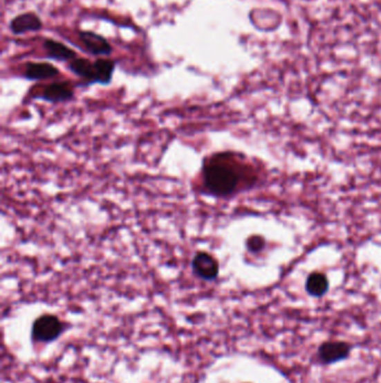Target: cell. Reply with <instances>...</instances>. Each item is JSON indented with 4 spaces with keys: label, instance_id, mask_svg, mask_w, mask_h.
Returning <instances> with one entry per match:
<instances>
[{
    "label": "cell",
    "instance_id": "11",
    "mask_svg": "<svg viewBox=\"0 0 381 383\" xmlns=\"http://www.w3.org/2000/svg\"><path fill=\"white\" fill-rule=\"evenodd\" d=\"M306 290L308 295L313 297H322L329 290V281L326 275H323L321 272H312L306 279Z\"/></svg>",
    "mask_w": 381,
    "mask_h": 383
},
{
    "label": "cell",
    "instance_id": "6",
    "mask_svg": "<svg viewBox=\"0 0 381 383\" xmlns=\"http://www.w3.org/2000/svg\"><path fill=\"white\" fill-rule=\"evenodd\" d=\"M43 21L36 12H27L12 18L9 23V30L14 35H23L26 33L39 32L43 30Z\"/></svg>",
    "mask_w": 381,
    "mask_h": 383
},
{
    "label": "cell",
    "instance_id": "7",
    "mask_svg": "<svg viewBox=\"0 0 381 383\" xmlns=\"http://www.w3.org/2000/svg\"><path fill=\"white\" fill-rule=\"evenodd\" d=\"M37 99L44 100L47 103H66L74 98V88L70 82H54L46 85L41 93L36 96Z\"/></svg>",
    "mask_w": 381,
    "mask_h": 383
},
{
    "label": "cell",
    "instance_id": "5",
    "mask_svg": "<svg viewBox=\"0 0 381 383\" xmlns=\"http://www.w3.org/2000/svg\"><path fill=\"white\" fill-rule=\"evenodd\" d=\"M79 37L84 45L85 50L95 56H109L113 52V47L110 42L92 30H81L79 32Z\"/></svg>",
    "mask_w": 381,
    "mask_h": 383
},
{
    "label": "cell",
    "instance_id": "9",
    "mask_svg": "<svg viewBox=\"0 0 381 383\" xmlns=\"http://www.w3.org/2000/svg\"><path fill=\"white\" fill-rule=\"evenodd\" d=\"M43 45L46 51V55L50 59L61 62H71L77 57V53L73 48H71L56 39L47 38Z\"/></svg>",
    "mask_w": 381,
    "mask_h": 383
},
{
    "label": "cell",
    "instance_id": "2",
    "mask_svg": "<svg viewBox=\"0 0 381 383\" xmlns=\"http://www.w3.org/2000/svg\"><path fill=\"white\" fill-rule=\"evenodd\" d=\"M64 323L56 315L53 314H44L39 316L32 323V341L36 343L55 342L64 333Z\"/></svg>",
    "mask_w": 381,
    "mask_h": 383
},
{
    "label": "cell",
    "instance_id": "1",
    "mask_svg": "<svg viewBox=\"0 0 381 383\" xmlns=\"http://www.w3.org/2000/svg\"><path fill=\"white\" fill-rule=\"evenodd\" d=\"M204 184L210 194L226 197L245 183H253V173L233 152H221L207 161L203 168Z\"/></svg>",
    "mask_w": 381,
    "mask_h": 383
},
{
    "label": "cell",
    "instance_id": "4",
    "mask_svg": "<svg viewBox=\"0 0 381 383\" xmlns=\"http://www.w3.org/2000/svg\"><path fill=\"white\" fill-rule=\"evenodd\" d=\"M192 272L205 281H214L219 275V261L207 252L196 253L192 261Z\"/></svg>",
    "mask_w": 381,
    "mask_h": 383
},
{
    "label": "cell",
    "instance_id": "3",
    "mask_svg": "<svg viewBox=\"0 0 381 383\" xmlns=\"http://www.w3.org/2000/svg\"><path fill=\"white\" fill-rule=\"evenodd\" d=\"M352 346L342 341H328L317 348V359L322 364H335L346 360L351 353Z\"/></svg>",
    "mask_w": 381,
    "mask_h": 383
},
{
    "label": "cell",
    "instance_id": "10",
    "mask_svg": "<svg viewBox=\"0 0 381 383\" xmlns=\"http://www.w3.org/2000/svg\"><path fill=\"white\" fill-rule=\"evenodd\" d=\"M68 69L75 75L84 79L88 84L96 83V69L94 62L84 57H76L73 61L68 62Z\"/></svg>",
    "mask_w": 381,
    "mask_h": 383
},
{
    "label": "cell",
    "instance_id": "8",
    "mask_svg": "<svg viewBox=\"0 0 381 383\" xmlns=\"http://www.w3.org/2000/svg\"><path fill=\"white\" fill-rule=\"evenodd\" d=\"M59 69L48 62H30L27 63L24 76L30 81H41L54 79L59 76Z\"/></svg>",
    "mask_w": 381,
    "mask_h": 383
},
{
    "label": "cell",
    "instance_id": "12",
    "mask_svg": "<svg viewBox=\"0 0 381 383\" xmlns=\"http://www.w3.org/2000/svg\"><path fill=\"white\" fill-rule=\"evenodd\" d=\"M94 64L96 69V83L102 85L110 84L117 63L108 57H100L94 62Z\"/></svg>",
    "mask_w": 381,
    "mask_h": 383
},
{
    "label": "cell",
    "instance_id": "13",
    "mask_svg": "<svg viewBox=\"0 0 381 383\" xmlns=\"http://www.w3.org/2000/svg\"><path fill=\"white\" fill-rule=\"evenodd\" d=\"M265 240L262 237L259 235H253V237L248 238V249L252 252H259L264 248Z\"/></svg>",
    "mask_w": 381,
    "mask_h": 383
}]
</instances>
